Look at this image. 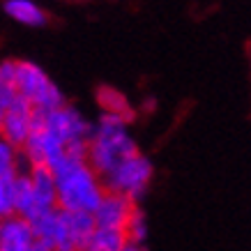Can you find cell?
Wrapping results in <instances>:
<instances>
[{
  "label": "cell",
  "mask_w": 251,
  "mask_h": 251,
  "mask_svg": "<svg viewBox=\"0 0 251 251\" xmlns=\"http://www.w3.org/2000/svg\"><path fill=\"white\" fill-rule=\"evenodd\" d=\"M58 187V207L60 210H88L95 212L104 196V182L85 159H74L67 152L51 166Z\"/></svg>",
  "instance_id": "cell-1"
},
{
  "label": "cell",
  "mask_w": 251,
  "mask_h": 251,
  "mask_svg": "<svg viewBox=\"0 0 251 251\" xmlns=\"http://www.w3.org/2000/svg\"><path fill=\"white\" fill-rule=\"evenodd\" d=\"M127 118L118 113H101L97 125H92L88 138V157L85 161L99 173V177L111 171L125 157L138 152L134 138L127 134Z\"/></svg>",
  "instance_id": "cell-2"
},
{
  "label": "cell",
  "mask_w": 251,
  "mask_h": 251,
  "mask_svg": "<svg viewBox=\"0 0 251 251\" xmlns=\"http://www.w3.org/2000/svg\"><path fill=\"white\" fill-rule=\"evenodd\" d=\"M152 173L154 168L150 164V159L143 157L141 152H136L131 157H125L111 171H106L101 175V182H104L106 191H118V194L129 196L131 201H138L145 194L150 180H152Z\"/></svg>",
  "instance_id": "cell-3"
},
{
  "label": "cell",
  "mask_w": 251,
  "mask_h": 251,
  "mask_svg": "<svg viewBox=\"0 0 251 251\" xmlns=\"http://www.w3.org/2000/svg\"><path fill=\"white\" fill-rule=\"evenodd\" d=\"M44 129H49L53 136H58L62 143H67L72 138H90L92 125L85 120L74 106L62 104V106H58L46 113Z\"/></svg>",
  "instance_id": "cell-4"
},
{
  "label": "cell",
  "mask_w": 251,
  "mask_h": 251,
  "mask_svg": "<svg viewBox=\"0 0 251 251\" xmlns=\"http://www.w3.org/2000/svg\"><path fill=\"white\" fill-rule=\"evenodd\" d=\"M32 101L23 95H16L14 101L9 104L2 127H0V136L5 138L7 143H12L14 148L21 150L25 138L30 136V118H32Z\"/></svg>",
  "instance_id": "cell-5"
},
{
  "label": "cell",
  "mask_w": 251,
  "mask_h": 251,
  "mask_svg": "<svg viewBox=\"0 0 251 251\" xmlns=\"http://www.w3.org/2000/svg\"><path fill=\"white\" fill-rule=\"evenodd\" d=\"M136 207V201H131L125 194L118 191H104V196L99 201V205L95 207V221L97 226H106V228H122L127 226L131 212Z\"/></svg>",
  "instance_id": "cell-6"
},
{
  "label": "cell",
  "mask_w": 251,
  "mask_h": 251,
  "mask_svg": "<svg viewBox=\"0 0 251 251\" xmlns=\"http://www.w3.org/2000/svg\"><path fill=\"white\" fill-rule=\"evenodd\" d=\"M32 240V226L23 214L12 212L0 217V251H30Z\"/></svg>",
  "instance_id": "cell-7"
},
{
  "label": "cell",
  "mask_w": 251,
  "mask_h": 251,
  "mask_svg": "<svg viewBox=\"0 0 251 251\" xmlns=\"http://www.w3.org/2000/svg\"><path fill=\"white\" fill-rule=\"evenodd\" d=\"M32 184V196L37 207H55L58 205V187H55V175L51 166L46 164H32L28 168Z\"/></svg>",
  "instance_id": "cell-8"
},
{
  "label": "cell",
  "mask_w": 251,
  "mask_h": 251,
  "mask_svg": "<svg viewBox=\"0 0 251 251\" xmlns=\"http://www.w3.org/2000/svg\"><path fill=\"white\" fill-rule=\"evenodd\" d=\"M51 78L46 76V72L35 62L28 60H16V72H14V88L19 95L32 99L37 97L39 92L44 90V85L49 83Z\"/></svg>",
  "instance_id": "cell-9"
},
{
  "label": "cell",
  "mask_w": 251,
  "mask_h": 251,
  "mask_svg": "<svg viewBox=\"0 0 251 251\" xmlns=\"http://www.w3.org/2000/svg\"><path fill=\"white\" fill-rule=\"evenodd\" d=\"M2 9L9 19H14L16 23H23V25H30V28H42L49 23V14L35 0H5Z\"/></svg>",
  "instance_id": "cell-10"
},
{
  "label": "cell",
  "mask_w": 251,
  "mask_h": 251,
  "mask_svg": "<svg viewBox=\"0 0 251 251\" xmlns=\"http://www.w3.org/2000/svg\"><path fill=\"white\" fill-rule=\"evenodd\" d=\"M62 212H65V224H67L74 249H85L90 233L97 228L95 214L88 212V210H62Z\"/></svg>",
  "instance_id": "cell-11"
},
{
  "label": "cell",
  "mask_w": 251,
  "mask_h": 251,
  "mask_svg": "<svg viewBox=\"0 0 251 251\" xmlns=\"http://www.w3.org/2000/svg\"><path fill=\"white\" fill-rule=\"evenodd\" d=\"M85 249L88 251H125L127 249V233L122 228L97 226L90 233V237H88Z\"/></svg>",
  "instance_id": "cell-12"
},
{
  "label": "cell",
  "mask_w": 251,
  "mask_h": 251,
  "mask_svg": "<svg viewBox=\"0 0 251 251\" xmlns=\"http://www.w3.org/2000/svg\"><path fill=\"white\" fill-rule=\"evenodd\" d=\"M37 210L35 205V196H32V184H30V175L28 171L14 175V212L23 214L25 219Z\"/></svg>",
  "instance_id": "cell-13"
},
{
  "label": "cell",
  "mask_w": 251,
  "mask_h": 251,
  "mask_svg": "<svg viewBox=\"0 0 251 251\" xmlns=\"http://www.w3.org/2000/svg\"><path fill=\"white\" fill-rule=\"evenodd\" d=\"M97 101H99V106H101L104 113L125 115L127 120L134 118V111H131L127 97H125L120 90H115V88H99L97 90Z\"/></svg>",
  "instance_id": "cell-14"
},
{
  "label": "cell",
  "mask_w": 251,
  "mask_h": 251,
  "mask_svg": "<svg viewBox=\"0 0 251 251\" xmlns=\"http://www.w3.org/2000/svg\"><path fill=\"white\" fill-rule=\"evenodd\" d=\"M125 233H127V249H138V247L145 242L148 226H145V217L138 207H134V212H131L129 221H127V226H125Z\"/></svg>",
  "instance_id": "cell-15"
},
{
  "label": "cell",
  "mask_w": 251,
  "mask_h": 251,
  "mask_svg": "<svg viewBox=\"0 0 251 251\" xmlns=\"http://www.w3.org/2000/svg\"><path fill=\"white\" fill-rule=\"evenodd\" d=\"M62 104H67V101H65V95H62V90L53 83V81H49V83L44 85V90L32 99V106L37 108V111H44V113L62 106Z\"/></svg>",
  "instance_id": "cell-16"
},
{
  "label": "cell",
  "mask_w": 251,
  "mask_h": 251,
  "mask_svg": "<svg viewBox=\"0 0 251 251\" xmlns=\"http://www.w3.org/2000/svg\"><path fill=\"white\" fill-rule=\"evenodd\" d=\"M14 175H0V217L14 212Z\"/></svg>",
  "instance_id": "cell-17"
},
{
  "label": "cell",
  "mask_w": 251,
  "mask_h": 251,
  "mask_svg": "<svg viewBox=\"0 0 251 251\" xmlns=\"http://www.w3.org/2000/svg\"><path fill=\"white\" fill-rule=\"evenodd\" d=\"M16 60H2L0 62V83H14Z\"/></svg>",
  "instance_id": "cell-18"
},
{
  "label": "cell",
  "mask_w": 251,
  "mask_h": 251,
  "mask_svg": "<svg viewBox=\"0 0 251 251\" xmlns=\"http://www.w3.org/2000/svg\"><path fill=\"white\" fill-rule=\"evenodd\" d=\"M5 113H7V108L0 104V127H2V120H5Z\"/></svg>",
  "instance_id": "cell-19"
},
{
  "label": "cell",
  "mask_w": 251,
  "mask_h": 251,
  "mask_svg": "<svg viewBox=\"0 0 251 251\" xmlns=\"http://www.w3.org/2000/svg\"><path fill=\"white\" fill-rule=\"evenodd\" d=\"M0 141H2V136H0Z\"/></svg>",
  "instance_id": "cell-20"
}]
</instances>
